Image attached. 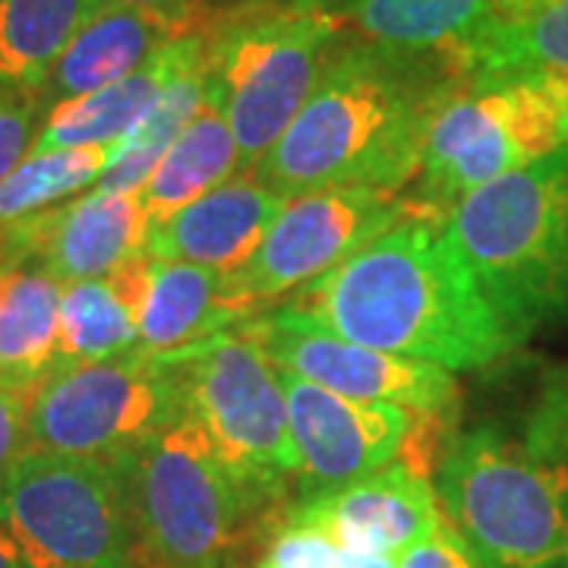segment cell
<instances>
[{"instance_id": "obj_15", "label": "cell", "mask_w": 568, "mask_h": 568, "mask_svg": "<svg viewBox=\"0 0 568 568\" xmlns=\"http://www.w3.org/2000/svg\"><path fill=\"white\" fill-rule=\"evenodd\" d=\"M108 278L133 306L140 351L152 357L196 347L219 332L260 316L231 291L227 275L196 263L155 260L140 253Z\"/></svg>"}, {"instance_id": "obj_6", "label": "cell", "mask_w": 568, "mask_h": 568, "mask_svg": "<svg viewBox=\"0 0 568 568\" xmlns=\"http://www.w3.org/2000/svg\"><path fill=\"white\" fill-rule=\"evenodd\" d=\"M568 142V77H458L433 114L407 200L446 219L470 190Z\"/></svg>"}, {"instance_id": "obj_11", "label": "cell", "mask_w": 568, "mask_h": 568, "mask_svg": "<svg viewBox=\"0 0 568 568\" xmlns=\"http://www.w3.org/2000/svg\"><path fill=\"white\" fill-rule=\"evenodd\" d=\"M410 212L405 193L373 186H325L287 200L253 260L227 275L231 291L256 313L320 282Z\"/></svg>"}, {"instance_id": "obj_26", "label": "cell", "mask_w": 568, "mask_h": 568, "mask_svg": "<svg viewBox=\"0 0 568 568\" xmlns=\"http://www.w3.org/2000/svg\"><path fill=\"white\" fill-rule=\"evenodd\" d=\"M140 347L133 306L111 278L63 284L61 366L99 364ZM58 366V369H61Z\"/></svg>"}, {"instance_id": "obj_2", "label": "cell", "mask_w": 568, "mask_h": 568, "mask_svg": "<svg viewBox=\"0 0 568 568\" xmlns=\"http://www.w3.org/2000/svg\"><path fill=\"white\" fill-rule=\"evenodd\" d=\"M462 73L446 58H414L347 36L313 95L256 178L282 200L325 186L402 193L424 159L433 114Z\"/></svg>"}, {"instance_id": "obj_33", "label": "cell", "mask_w": 568, "mask_h": 568, "mask_svg": "<svg viewBox=\"0 0 568 568\" xmlns=\"http://www.w3.org/2000/svg\"><path fill=\"white\" fill-rule=\"evenodd\" d=\"M291 3H304V0H205V13H209V20H222V17H237V13L291 7ZM325 3L335 7V0H325Z\"/></svg>"}, {"instance_id": "obj_23", "label": "cell", "mask_w": 568, "mask_h": 568, "mask_svg": "<svg viewBox=\"0 0 568 568\" xmlns=\"http://www.w3.org/2000/svg\"><path fill=\"white\" fill-rule=\"evenodd\" d=\"M205 92H209V26L193 36L178 73L168 80L162 95L145 111V118L114 145L111 162L95 186L104 193L136 196L142 183L155 171V164L162 162L164 152L200 114Z\"/></svg>"}, {"instance_id": "obj_19", "label": "cell", "mask_w": 568, "mask_h": 568, "mask_svg": "<svg viewBox=\"0 0 568 568\" xmlns=\"http://www.w3.org/2000/svg\"><path fill=\"white\" fill-rule=\"evenodd\" d=\"M351 39L414 54L446 58L465 73V54L496 17V0H335Z\"/></svg>"}, {"instance_id": "obj_17", "label": "cell", "mask_w": 568, "mask_h": 568, "mask_svg": "<svg viewBox=\"0 0 568 568\" xmlns=\"http://www.w3.org/2000/svg\"><path fill=\"white\" fill-rule=\"evenodd\" d=\"M205 20V7L196 13H171L104 0L54 63L39 92L44 111L136 73L168 44L203 29Z\"/></svg>"}, {"instance_id": "obj_25", "label": "cell", "mask_w": 568, "mask_h": 568, "mask_svg": "<svg viewBox=\"0 0 568 568\" xmlns=\"http://www.w3.org/2000/svg\"><path fill=\"white\" fill-rule=\"evenodd\" d=\"M104 0H0V82L39 95L67 44Z\"/></svg>"}, {"instance_id": "obj_24", "label": "cell", "mask_w": 568, "mask_h": 568, "mask_svg": "<svg viewBox=\"0 0 568 568\" xmlns=\"http://www.w3.org/2000/svg\"><path fill=\"white\" fill-rule=\"evenodd\" d=\"M467 77L559 73L568 77V0H525L499 10L467 48Z\"/></svg>"}, {"instance_id": "obj_20", "label": "cell", "mask_w": 568, "mask_h": 568, "mask_svg": "<svg viewBox=\"0 0 568 568\" xmlns=\"http://www.w3.org/2000/svg\"><path fill=\"white\" fill-rule=\"evenodd\" d=\"M196 32L168 44L152 61L142 63L136 73L111 82L99 92L48 108L29 152H61V149H85V145L114 149L162 95L168 80L178 73V67L186 58Z\"/></svg>"}, {"instance_id": "obj_32", "label": "cell", "mask_w": 568, "mask_h": 568, "mask_svg": "<svg viewBox=\"0 0 568 568\" xmlns=\"http://www.w3.org/2000/svg\"><path fill=\"white\" fill-rule=\"evenodd\" d=\"M26 395H17L10 388H0V484L7 470L26 452V414H29Z\"/></svg>"}, {"instance_id": "obj_1", "label": "cell", "mask_w": 568, "mask_h": 568, "mask_svg": "<svg viewBox=\"0 0 568 568\" xmlns=\"http://www.w3.org/2000/svg\"><path fill=\"white\" fill-rule=\"evenodd\" d=\"M287 306L347 342L452 373L484 369L521 347L446 219L417 203L395 227L301 287Z\"/></svg>"}, {"instance_id": "obj_14", "label": "cell", "mask_w": 568, "mask_h": 568, "mask_svg": "<svg viewBox=\"0 0 568 568\" xmlns=\"http://www.w3.org/2000/svg\"><path fill=\"white\" fill-rule=\"evenodd\" d=\"M149 224L136 196L92 186L80 200L41 209L0 231V265H32L61 284L108 278L145 253Z\"/></svg>"}, {"instance_id": "obj_31", "label": "cell", "mask_w": 568, "mask_h": 568, "mask_svg": "<svg viewBox=\"0 0 568 568\" xmlns=\"http://www.w3.org/2000/svg\"><path fill=\"white\" fill-rule=\"evenodd\" d=\"M398 568H484V566H480V559H477V556L470 552V547L462 540V534L452 528V521L443 515L439 528L433 530L426 540H420V544H414V547L407 549L405 556H402V562H398Z\"/></svg>"}, {"instance_id": "obj_37", "label": "cell", "mask_w": 568, "mask_h": 568, "mask_svg": "<svg viewBox=\"0 0 568 568\" xmlns=\"http://www.w3.org/2000/svg\"><path fill=\"white\" fill-rule=\"evenodd\" d=\"M518 3H525V0H496V13L508 10V7H518Z\"/></svg>"}, {"instance_id": "obj_8", "label": "cell", "mask_w": 568, "mask_h": 568, "mask_svg": "<svg viewBox=\"0 0 568 568\" xmlns=\"http://www.w3.org/2000/svg\"><path fill=\"white\" fill-rule=\"evenodd\" d=\"M183 383L186 414L203 426L215 455L265 508L291 503L297 474L282 366L244 328L168 354Z\"/></svg>"}, {"instance_id": "obj_5", "label": "cell", "mask_w": 568, "mask_h": 568, "mask_svg": "<svg viewBox=\"0 0 568 568\" xmlns=\"http://www.w3.org/2000/svg\"><path fill=\"white\" fill-rule=\"evenodd\" d=\"M118 462L140 568H234L250 534L275 515L224 467L186 410Z\"/></svg>"}, {"instance_id": "obj_10", "label": "cell", "mask_w": 568, "mask_h": 568, "mask_svg": "<svg viewBox=\"0 0 568 568\" xmlns=\"http://www.w3.org/2000/svg\"><path fill=\"white\" fill-rule=\"evenodd\" d=\"M183 410L178 364L136 347L99 364L54 369L29 402L26 448L118 462Z\"/></svg>"}, {"instance_id": "obj_13", "label": "cell", "mask_w": 568, "mask_h": 568, "mask_svg": "<svg viewBox=\"0 0 568 568\" xmlns=\"http://www.w3.org/2000/svg\"><path fill=\"white\" fill-rule=\"evenodd\" d=\"M282 386L297 448L291 499L351 484L402 455L414 426V414L405 407L354 402L287 369H282Z\"/></svg>"}, {"instance_id": "obj_12", "label": "cell", "mask_w": 568, "mask_h": 568, "mask_svg": "<svg viewBox=\"0 0 568 568\" xmlns=\"http://www.w3.org/2000/svg\"><path fill=\"white\" fill-rule=\"evenodd\" d=\"M241 328L282 369L335 395L405 407L414 417L455 420L458 383L446 366L347 342L287 304L265 310Z\"/></svg>"}, {"instance_id": "obj_7", "label": "cell", "mask_w": 568, "mask_h": 568, "mask_svg": "<svg viewBox=\"0 0 568 568\" xmlns=\"http://www.w3.org/2000/svg\"><path fill=\"white\" fill-rule=\"evenodd\" d=\"M205 26L209 89L222 102L246 171L263 162L301 114L335 48L347 39L345 22L332 3L304 0Z\"/></svg>"}, {"instance_id": "obj_9", "label": "cell", "mask_w": 568, "mask_h": 568, "mask_svg": "<svg viewBox=\"0 0 568 568\" xmlns=\"http://www.w3.org/2000/svg\"><path fill=\"white\" fill-rule=\"evenodd\" d=\"M0 528L36 568H140L121 462L26 448L0 484Z\"/></svg>"}, {"instance_id": "obj_36", "label": "cell", "mask_w": 568, "mask_h": 568, "mask_svg": "<svg viewBox=\"0 0 568 568\" xmlns=\"http://www.w3.org/2000/svg\"><path fill=\"white\" fill-rule=\"evenodd\" d=\"M0 568H36L3 528H0Z\"/></svg>"}, {"instance_id": "obj_3", "label": "cell", "mask_w": 568, "mask_h": 568, "mask_svg": "<svg viewBox=\"0 0 568 568\" xmlns=\"http://www.w3.org/2000/svg\"><path fill=\"white\" fill-rule=\"evenodd\" d=\"M433 489L484 568H568V458L528 420L452 429Z\"/></svg>"}, {"instance_id": "obj_29", "label": "cell", "mask_w": 568, "mask_h": 568, "mask_svg": "<svg viewBox=\"0 0 568 568\" xmlns=\"http://www.w3.org/2000/svg\"><path fill=\"white\" fill-rule=\"evenodd\" d=\"M44 121V104L36 92H22L0 82V183L29 155Z\"/></svg>"}, {"instance_id": "obj_27", "label": "cell", "mask_w": 568, "mask_h": 568, "mask_svg": "<svg viewBox=\"0 0 568 568\" xmlns=\"http://www.w3.org/2000/svg\"><path fill=\"white\" fill-rule=\"evenodd\" d=\"M111 152L114 149L104 145L29 152L17 164V171L0 183V231L99 183L111 162Z\"/></svg>"}, {"instance_id": "obj_35", "label": "cell", "mask_w": 568, "mask_h": 568, "mask_svg": "<svg viewBox=\"0 0 568 568\" xmlns=\"http://www.w3.org/2000/svg\"><path fill=\"white\" fill-rule=\"evenodd\" d=\"M114 3H133V7L171 10V13H196L205 7V0H114Z\"/></svg>"}, {"instance_id": "obj_4", "label": "cell", "mask_w": 568, "mask_h": 568, "mask_svg": "<svg viewBox=\"0 0 568 568\" xmlns=\"http://www.w3.org/2000/svg\"><path fill=\"white\" fill-rule=\"evenodd\" d=\"M446 224L521 345L568 335V142L470 190Z\"/></svg>"}, {"instance_id": "obj_38", "label": "cell", "mask_w": 568, "mask_h": 568, "mask_svg": "<svg viewBox=\"0 0 568 568\" xmlns=\"http://www.w3.org/2000/svg\"><path fill=\"white\" fill-rule=\"evenodd\" d=\"M3 272H7V268H3V265H0V278H3Z\"/></svg>"}, {"instance_id": "obj_18", "label": "cell", "mask_w": 568, "mask_h": 568, "mask_svg": "<svg viewBox=\"0 0 568 568\" xmlns=\"http://www.w3.org/2000/svg\"><path fill=\"white\" fill-rule=\"evenodd\" d=\"M284 203L287 200L265 186L253 168H246L164 224L149 227L145 253L155 260L196 263L234 275L253 260Z\"/></svg>"}, {"instance_id": "obj_28", "label": "cell", "mask_w": 568, "mask_h": 568, "mask_svg": "<svg viewBox=\"0 0 568 568\" xmlns=\"http://www.w3.org/2000/svg\"><path fill=\"white\" fill-rule=\"evenodd\" d=\"M253 568H342V547L328 530L294 518L282 506L260 530Z\"/></svg>"}, {"instance_id": "obj_22", "label": "cell", "mask_w": 568, "mask_h": 568, "mask_svg": "<svg viewBox=\"0 0 568 568\" xmlns=\"http://www.w3.org/2000/svg\"><path fill=\"white\" fill-rule=\"evenodd\" d=\"M237 171H244L237 142L224 118L222 102L209 89L200 114L164 152L162 162L155 164V171L136 193L145 224L149 227L164 224L181 209L203 200L205 193H212L224 181H231Z\"/></svg>"}, {"instance_id": "obj_21", "label": "cell", "mask_w": 568, "mask_h": 568, "mask_svg": "<svg viewBox=\"0 0 568 568\" xmlns=\"http://www.w3.org/2000/svg\"><path fill=\"white\" fill-rule=\"evenodd\" d=\"M63 284L20 265L0 278V388L32 398L61 366Z\"/></svg>"}, {"instance_id": "obj_30", "label": "cell", "mask_w": 568, "mask_h": 568, "mask_svg": "<svg viewBox=\"0 0 568 568\" xmlns=\"http://www.w3.org/2000/svg\"><path fill=\"white\" fill-rule=\"evenodd\" d=\"M525 420L547 439L549 446L559 448L568 458V364L552 366L544 373Z\"/></svg>"}, {"instance_id": "obj_16", "label": "cell", "mask_w": 568, "mask_h": 568, "mask_svg": "<svg viewBox=\"0 0 568 568\" xmlns=\"http://www.w3.org/2000/svg\"><path fill=\"white\" fill-rule=\"evenodd\" d=\"M294 518L325 528L338 547L405 556L443 521L433 480L402 458L351 484L284 503Z\"/></svg>"}, {"instance_id": "obj_34", "label": "cell", "mask_w": 568, "mask_h": 568, "mask_svg": "<svg viewBox=\"0 0 568 568\" xmlns=\"http://www.w3.org/2000/svg\"><path fill=\"white\" fill-rule=\"evenodd\" d=\"M398 562H402V556H392V552L342 547V568H398Z\"/></svg>"}]
</instances>
